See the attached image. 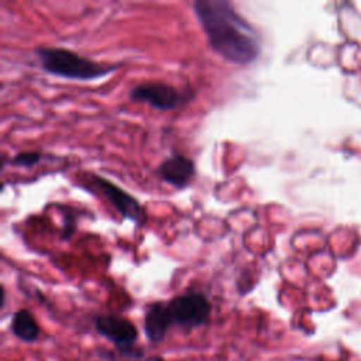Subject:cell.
<instances>
[{"instance_id": "cell-11", "label": "cell", "mask_w": 361, "mask_h": 361, "mask_svg": "<svg viewBox=\"0 0 361 361\" xmlns=\"http://www.w3.org/2000/svg\"><path fill=\"white\" fill-rule=\"evenodd\" d=\"M142 361H165V360H164L161 355H157V354H155V355H149L148 358H144Z\"/></svg>"}, {"instance_id": "cell-8", "label": "cell", "mask_w": 361, "mask_h": 361, "mask_svg": "<svg viewBox=\"0 0 361 361\" xmlns=\"http://www.w3.org/2000/svg\"><path fill=\"white\" fill-rule=\"evenodd\" d=\"M172 324L173 322L169 314L168 303L154 302L147 307L144 316V331L151 343H161Z\"/></svg>"}, {"instance_id": "cell-7", "label": "cell", "mask_w": 361, "mask_h": 361, "mask_svg": "<svg viewBox=\"0 0 361 361\" xmlns=\"http://www.w3.org/2000/svg\"><path fill=\"white\" fill-rule=\"evenodd\" d=\"M196 173L195 162L185 155H172L164 159L158 166L161 179L175 188H185Z\"/></svg>"}, {"instance_id": "cell-4", "label": "cell", "mask_w": 361, "mask_h": 361, "mask_svg": "<svg viewBox=\"0 0 361 361\" xmlns=\"http://www.w3.org/2000/svg\"><path fill=\"white\" fill-rule=\"evenodd\" d=\"M133 102H145L158 110H173L193 99V90H179L164 82H144L130 90Z\"/></svg>"}, {"instance_id": "cell-5", "label": "cell", "mask_w": 361, "mask_h": 361, "mask_svg": "<svg viewBox=\"0 0 361 361\" xmlns=\"http://www.w3.org/2000/svg\"><path fill=\"white\" fill-rule=\"evenodd\" d=\"M168 309L172 322L183 327H199L207 322L212 313L209 299L199 292H186L175 296L169 300Z\"/></svg>"}, {"instance_id": "cell-12", "label": "cell", "mask_w": 361, "mask_h": 361, "mask_svg": "<svg viewBox=\"0 0 361 361\" xmlns=\"http://www.w3.org/2000/svg\"><path fill=\"white\" fill-rule=\"evenodd\" d=\"M4 299H6V293H4V289L1 288V302H0V307L4 306Z\"/></svg>"}, {"instance_id": "cell-2", "label": "cell", "mask_w": 361, "mask_h": 361, "mask_svg": "<svg viewBox=\"0 0 361 361\" xmlns=\"http://www.w3.org/2000/svg\"><path fill=\"white\" fill-rule=\"evenodd\" d=\"M35 55L45 72L66 79L93 80L117 69L114 65L97 63L66 48L39 47L35 49Z\"/></svg>"}, {"instance_id": "cell-9", "label": "cell", "mask_w": 361, "mask_h": 361, "mask_svg": "<svg viewBox=\"0 0 361 361\" xmlns=\"http://www.w3.org/2000/svg\"><path fill=\"white\" fill-rule=\"evenodd\" d=\"M11 333L24 343H34L41 333V329L28 309H20L13 314Z\"/></svg>"}, {"instance_id": "cell-3", "label": "cell", "mask_w": 361, "mask_h": 361, "mask_svg": "<svg viewBox=\"0 0 361 361\" xmlns=\"http://www.w3.org/2000/svg\"><path fill=\"white\" fill-rule=\"evenodd\" d=\"M93 322L97 333L113 343L123 357L144 358V350L134 345L138 330L128 319L118 314H97Z\"/></svg>"}, {"instance_id": "cell-10", "label": "cell", "mask_w": 361, "mask_h": 361, "mask_svg": "<svg viewBox=\"0 0 361 361\" xmlns=\"http://www.w3.org/2000/svg\"><path fill=\"white\" fill-rule=\"evenodd\" d=\"M41 161V154L38 151H27V152H20L14 158L10 159V164L14 166H23V168H30L34 166Z\"/></svg>"}, {"instance_id": "cell-1", "label": "cell", "mask_w": 361, "mask_h": 361, "mask_svg": "<svg viewBox=\"0 0 361 361\" xmlns=\"http://www.w3.org/2000/svg\"><path fill=\"white\" fill-rule=\"evenodd\" d=\"M193 13L206 38L221 58L231 63H252L261 52L257 31L227 0H196Z\"/></svg>"}, {"instance_id": "cell-6", "label": "cell", "mask_w": 361, "mask_h": 361, "mask_svg": "<svg viewBox=\"0 0 361 361\" xmlns=\"http://www.w3.org/2000/svg\"><path fill=\"white\" fill-rule=\"evenodd\" d=\"M92 183L103 193V196L116 207V210L126 219L142 226L147 220L145 212L140 202L133 197L126 190L120 189L114 183L109 182L104 178H100L97 175H92Z\"/></svg>"}]
</instances>
